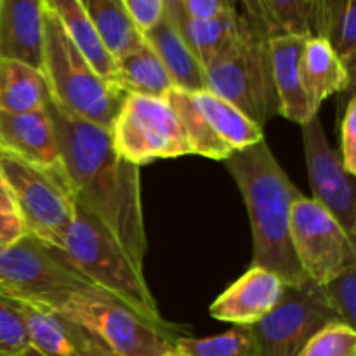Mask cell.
<instances>
[{
	"mask_svg": "<svg viewBox=\"0 0 356 356\" xmlns=\"http://www.w3.org/2000/svg\"><path fill=\"white\" fill-rule=\"evenodd\" d=\"M47 111L75 205L92 216L145 273L148 236L139 167L118 155L111 129L70 117L51 96Z\"/></svg>",
	"mask_w": 356,
	"mask_h": 356,
	"instance_id": "obj_1",
	"label": "cell"
},
{
	"mask_svg": "<svg viewBox=\"0 0 356 356\" xmlns=\"http://www.w3.org/2000/svg\"><path fill=\"white\" fill-rule=\"evenodd\" d=\"M229 3H232V7H235L236 10H240V7H238V0H228Z\"/></svg>",
	"mask_w": 356,
	"mask_h": 356,
	"instance_id": "obj_40",
	"label": "cell"
},
{
	"mask_svg": "<svg viewBox=\"0 0 356 356\" xmlns=\"http://www.w3.org/2000/svg\"><path fill=\"white\" fill-rule=\"evenodd\" d=\"M341 322L327 306L320 287L308 280L285 285L273 309L254 325H249L259 356H298L318 330Z\"/></svg>",
	"mask_w": 356,
	"mask_h": 356,
	"instance_id": "obj_11",
	"label": "cell"
},
{
	"mask_svg": "<svg viewBox=\"0 0 356 356\" xmlns=\"http://www.w3.org/2000/svg\"><path fill=\"white\" fill-rule=\"evenodd\" d=\"M163 6H165V16L169 17V19L176 24L177 30H179L183 21L186 19L181 0H163Z\"/></svg>",
	"mask_w": 356,
	"mask_h": 356,
	"instance_id": "obj_37",
	"label": "cell"
},
{
	"mask_svg": "<svg viewBox=\"0 0 356 356\" xmlns=\"http://www.w3.org/2000/svg\"><path fill=\"white\" fill-rule=\"evenodd\" d=\"M56 313L83 330L104 356H160L176 348L179 337L96 287L75 291Z\"/></svg>",
	"mask_w": 356,
	"mask_h": 356,
	"instance_id": "obj_5",
	"label": "cell"
},
{
	"mask_svg": "<svg viewBox=\"0 0 356 356\" xmlns=\"http://www.w3.org/2000/svg\"><path fill=\"white\" fill-rule=\"evenodd\" d=\"M205 89L229 101L259 127L278 115L268 38L250 28L205 68Z\"/></svg>",
	"mask_w": 356,
	"mask_h": 356,
	"instance_id": "obj_8",
	"label": "cell"
},
{
	"mask_svg": "<svg viewBox=\"0 0 356 356\" xmlns=\"http://www.w3.org/2000/svg\"><path fill=\"white\" fill-rule=\"evenodd\" d=\"M0 174L13 193L26 235L61 249L75 218L65 169H45L0 148Z\"/></svg>",
	"mask_w": 356,
	"mask_h": 356,
	"instance_id": "obj_7",
	"label": "cell"
},
{
	"mask_svg": "<svg viewBox=\"0 0 356 356\" xmlns=\"http://www.w3.org/2000/svg\"><path fill=\"white\" fill-rule=\"evenodd\" d=\"M59 250L92 287L117 299L153 325L172 329L160 315L145 273L136 268L117 240L79 205H75V218Z\"/></svg>",
	"mask_w": 356,
	"mask_h": 356,
	"instance_id": "obj_3",
	"label": "cell"
},
{
	"mask_svg": "<svg viewBox=\"0 0 356 356\" xmlns=\"http://www.w3.org/2000/svg\"><path fill=\"white\" fill-rule=\"evenodd\" d=\"M184 16L190 19H209L225 10H236L228 0H181Z\"/></svg>",
	"mask_w": 356,
	"mask_h": 356,
	"instance_id": "obj_34",
	"label": "cell"
},
{
	"mask_svg": "<svg viewBox=\"0 0 356 356\" xmlns=\"http://www.w3.org/2000/svg\"><path fill=\"white\" fill-rule=\"evenodd\" d=\"M0 211L10 212V214H17L16 202H14L13 193H10V190H9V186H7L6 181H3L2 174H0Z\"/></svg>",
	"mask_w": 356,
	"mask_h": 356,
	"instance_id": "obj_38",
	"label": "cell"
},
{
	"mask_svg": "<svg viewBox=\"0 0 356 356\" xmlns=\"http://www.w3.org/2000/svg\"><path fill=\"white\" fill-rule=\"evenodd\" d=\"M327 306L346 325H356V268L343 271L332 280L318 285Z\"/></svg>",
	"mask_w": 356,
	"mask_h": 356,
	"instance_id": "obj_31",
	"label": "cell"
},
{
	"mask_svg": "<svg viewBox=\"0 0 356 356\" xmlns=\"http://www.w3.org/2000/svg\"><path fill=\"white\" fill-rule=\"evenodd\" d=\"M235 179L252 228V266L277 273L285 285L306 280L291 242L292 205L302 197L275 159L268 143L238 149L225 160Z\"/></svg>",
	"mask_w": 356,
	"mask_h": 356,
	"instance_id": "obj_2",
	"label": "cell"
},
{
	"mask_svg": "<svg viewBox=\"0 0 356 356\" xmlns=\"http://www.w3.org/2000/svg\"><path fill=\"white\" fill-rule=\"evenodd\" d=\"M291 242L302 273L316 285L356 268V240L327 209L305 195L292 205Z\"/></svg>",
	"mask_w": 356,
	"mask_h": 356,
	"instance_id": "obj_10",
	"label": "cell"
},
{
	"mask_svg": "<svg viewBox=\"0 0 356 356\" xmlns=\"http://www.w3.org/2000/svg\"><path fill=\"white\" fill-rule=\"evenodd\" d=\"M250 28L254 26L240 10L229 9L209 19L186 17L179 26V31L205 70L236 42L242 40Z\"/></svg>",
	"mask_w": 356,
	"mask_h": 356,
	"instance_id": "obj_20",
	"label": "cell"
},
{
	"mask_svg": "<svg viewBox=\"0 0 356 356\" xmlns=\"http://www.w3.org/2000/svg\"><path fill=\"white\" fill-rule=\"evenodd\" d=\"M0 148L45 169L63 167L47 106L28 113L0 111Z\"/></svg>",
	"mask_w": 356,
	"mask_h": 356,
	"instance_id": "obj_15",
	"label": "cell"
},
{
	"mask_svg": "<svg viewBox=\"0 0 356 356\" xmlns=\"http://www.w3.org/2000/svg\"><path fill=\"white\" fill-rule=\"evenodd\" d=\"M120 2L141 33L152 30L165 14L163 0H120Z\"/></svg>",
	"mask_w": 356,
	"mask_h": 356,
	"instance_id": "obj_33",
	"label": "cell"
},
{
	"mask_svg": "<svg viewBox=\"0 0 356 356\" xmlns=\"http://www.w3.org/2000/svg\"><path fill=\"white\" fill-rule=\"evenodd\" d=\"M44 9L58 19L70 40L82 52L96 73H99L108 82L115 83V59L101 44L80 0H44Z\"/></svg>",
	"mask_w": 356,
	"mask_h": 356,
	"instance_id": "obj_22",
	"label": "cell"
},
{
	"mask_svg": "<svg viewBox=\"0 0 356 356\" xmlns=\"http://www.w3.org/2000/svg\"><path fill=\"white\" fill-rule=\"evenodd\" d=\"M308 37L275 35L268 38L271 73L278 97V115L305 125L315 115L309 110L301 80V59Z\"/></svg>",
	"mask_w": 356,
	"mask_h": 356,
	"instance_id": "obj_16",
	"label": "cell"
},
{
	"mask_svg": "<svg viewBox=\"0 0 356 356\" xmlns=\"http://www.w3.org/2000/svg\"><path fill=\"white\" fill-rule=\"evenodd\" d=\"M31 351L19 306L0 296V356H30Z\"/></svg>",
	"mask_w": 356,
	"mask_h": 356,
	"instance_id": "obj_30",
	"label": "cell"
},
{
	"mask_svg": "<svg viewBox=\"0 0 356 356\" xmlns=\"http://www.w3.org/2000/svg\"><path fill=\"white\" fill-rule=\"evenodd\" d=\"M24 235L26 232L19 216L0 211V245H10Z\"/></svg>",
	"mask_w": 356,
	"mask_h": 356,
	"instance_id": "obj_35",
	"label": "cell"
},
{
	"mask_svg": "<svg viewBox=\"0 0 356 356\" xmlns=\"http://www.w3.org/2000/svg\"><path fill=\"white\" fill-rule=\"evenodd\" d=\"M301 136L313 200L327 209L344 232L356 240L355 176L344 169L339 152L327 139L318 115L301 125Z\"/></svg>",
	"mask_w": 356,
	"mask_h": 356,
	"instance_id": "obj_12",
	"label": "cell"
},
{
	"mask_svg": "<svg viewBox=\"0 0 356 356\" xmlns=\"http://www.w3.org/2000/svg\"><path fill=\"white\" fill-rule=\"evenodd\" d=\"M298 356H356V330L343 322L323 327Z\"/></svg>",
	"mask_w": 356,
	"mask_h": 356,
	"instance_id": "obj_29",
	"label": "cell"
},
{
	"mask_svg": "<svg viewBox=\"0 0 356 356\" xmlns=\"http://www.w3.org/2000/svg\"><path fill=\"white\" fill-rule=\"evenodd\" d=\"M306 6H308L309 13L312 37H323L325 35L330 0H306Z\"/></svg>",
	"mask_w": 356,
	"mask_h": 356,
	"instance_id": "obj_36",
	"label": "cell"
},
{
	"mask_svg": "<svg viewBox=\"0 0 356 356\" xmlns=\"http://www.w3.org/2000/svg\"><path fill=\"white\" fill-rule=\"evenodd\" d=\"M190 96L212 134L233 153L264 139L263 127L254 124L238 108L219 97L218 94L204 89L190 92Z\"/></svg>",
	"mask_w": 356,
	"mask_h": 356,
	"instance_id": "obj_21",
	"label": "cell"
},
{
	"mask_svg": "<svg viewBox=\"0 0 356 356\" xmlns=\"http://www.w3.org/2000/svg\"><path fill=\"white\" fill-rule=\"evenodd\" d=\"M301 80L309 110L318 115L323 101L353 86V73L337 58L325 37H308L301 59Z\"/></svg>",
	"mask_w": 356,
	"mask_h": 356,
	"instance_id": "obj_18",
	"label": "cell"
},
{
	"mask_svg": "<svg viewBox=\"0 0 356 356\" xmlns=\"http://www.w3.org/2000/svg\"><path fill=\"white\" fill-rule=\"evenodd\" d=\"M42 73L51 101L59 110L101 127H113L125 92L96 73L47 10L44 14Z\"/></svg>",
	"mask_w": 356,
	"mask_h": 356,
	"instance_id": "obj_4",
	"label": "cell"
},
{
	"mask_svg": "<svg viewBox=\"0 0 356 356\" xmlns=\"http://www.w3.org/2000/svg\"><path fill=\"white\" fill-rule=\"evenodd\" d=\"M115 66V86L125 94L165 97L174 89L169 73L146 42L117 59Z\"/></svg>",
	"mask_w": 356,
	"mask_h": 356,
	"instance_id": "obj_26",
	"label": "cell"
},
{
	"mask_svg": "<svg viewBox=\"0 0 356 356\" xmlns=\"http://www.w3.org/2000/svg\"><path fill=\"white\" fill-rule=\"evenodd\" d=\"M323 37L343 65L353 73L356 56V0H330Z\"/></svg>",
	"mask_w": 356,
	"mask_h": 356,
	"instance_id": "obj_28",
	"label": "cell"
},
{
	"mask_svg": "<svg viewBox=\"0 0 356 356\" xmlns=\"http://www.w3.org/2000/svg\"><path fill=\"white\" fill-rule=\"evenodd\" d=\"M160 356H191V355L184 353V351H181L179 348H172V350L165 351V353H163V355H160Z\"/></svg>",
	"mask_w": 356,
	"mask_h": 356,
	"instance_id": "obj_39",
	"label": "cell"
},
{
	"mask_svg": "<svg viewBox=\"0 0 356 356\" xmlns=\"http://www.w3.org/2000/svg\"><path fill=\"white\" fill-rule=\"evenodd\" d=\"M240 13L266 38L275 35L312 37L306 0H238Z\"/></svg>",
	"mask_w": 356,
	"mask_h": 356,
	"instance_id": "obj_24",
	"label": "cell"
},
{
	"mask_svg": "<svg viewBox=\"0 0 356 356\" xmlns=\"http://www.w3.org/2000/svg\"><path fill=\"white\" fill-rule=\"evenodd\" d=\"M44 14V0H0V59L42 72Z\"/></svg>",
	"mask_w": 356,
	"mask_h": 356,
	"instance_id": "obj_14",
	"label": "cell"
},
{
	"mask_svg": "<svg viewBox=\"0 0 356 356\" xmlns=\"http://www.w3.org/2000/svg\"><path fill=\"white\" fill-rule=\"evenodd\" d=\"M31 350L40 356H104L83 330L56 312L17 302Z\"/></svg>",
	"mask_w": 356,
	"mask_h": 356,
	"instance_id": "obj_17",
	"label": "cell"
},
{
	"mask_svg": "<svg viewBox=\"0 0 356 356\" xmlns=\"http://www.w3.org/2000/svg\"><path fill=\"white\" fill-rule=\"evenodd\" d=\"M80 3L86 9L101 44L115 61L145 44L143 33L132 23L120 0H80Z\"/></svg>",
	"mask_w": 356,
	"mask_h": 356,
	"instance_id": "obj_25",
	"label": "cell"
},
{
	"mask_svg": "<svg viewBox=\"0 0 356 356\" xmlns=\"http://www.w3.org/2000/svg\"><path fill=\"white\" fill-rule=\"evenodd\" d=\"M111 138L118 155L138 167L191 155L183 125L167 97L125 94Z\"/></svg>",
	"mask_w": 356,
	"mask_h": 356,
	"instance_id": "obj_9",
	"label": "cell"
},
{
	"mask_svg": "<svg viewBox=\"0 0 356 356\" xmlns=\"http://www.w3.org/2000/svg\"><path fill=\"white\" fill-rule=\"evenodd\" d=\"M341 160L344 169L356 176V97L351 96L341 122Z\"/></svg>",
	"mask_w": 356,
	"mask_h": 356,
	"instance_id": "obj_32",
	"label": "cell"
},
{
	"mask_svg": "<svg viewBox=\"0 0 356 356\" xmlns=\"http://www.w3.org/2000/svg\"><path fill=\"white\" fill-rule=\"evenodd\" d=\"M49 96L40 70L14 59H0V111L28 113L44 110Z\"/></svg>",
	"mask_w": 356,
	"mask_h": 356,
	"instance_id": "obj_23",
	"label": "cell"
},
{
	"mask_svg": "<svg viewBox=\"0 0 356 356\" xmlns=\"http://www.w3.org/2000/svg\"><path fill=\"white\" fill-rule=\"evenodd\" d=\"M176 348L191 356H259L252 332L243 325L212 337L179 336Z\"/></svg>",
	"mask_w": 356,
	"mask_h": 356,
	"instance_id": "obj_27",
	"label": "cell"
},
{
	"mask_svg": "<svg viewBox=\"0 0 356 356\" xmlns=\"http://www.w3.org/2000/svg\"><path fill=\"white\" fill-rule=\"evenodd\" d=\"M285 282L266 268L252 266L211 305L212 318L249 327L263 320L284 294Z\"/></svg>",
	"mask_w": 356,
	"mask_h": 356,
	"instance_id": "obj_13",
	"label": "cell"
},
{
	"mask_svg": "<svg viewBox=\"0 0 356 356\" xmlns=\"http://www.w3.org/2000/svg\"><path fill=\"white\" fill-rule=\"evenodd\" d=\"M146 44L169 73L174 89L198 92L205 89V70L183 38L176 24L163 14L162 19L143 33Z\"/></svg>",
	"mask_w": 356,
	"mask_h": 356,
	"instance_id": "obj_19",
	"label": "cell"
},
{
	"mask_svg": "<svg viewBox=\"0 0 356 356\" xmlns=\"http://www.w3.org/2000/svg\"><path fill=\"white\" fill-rule=\"evenodd\" d=\"M92 287L56 247L31 235L0 245V296L58 312L75 291Z\"/></svg>",
	"mask_w": 356,
	"mask_h": 356,
	"instance_id": "obj_6",
	"label": "cell"
}]
</instances>
